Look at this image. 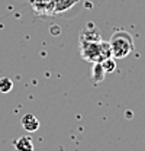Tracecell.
<instances>
[{
    "mask_svg": "<svg viewBox=\"0 0 145 151\" xmlns=\"http://www.w3.org/2000/svg\"><path fill=\"white\" fill-rule=\"evenodd\" d=\"M110 50L113 58H126L134 51V38L128 31H115L110 37Z\"/></svg>",
    "mask_w": 145,
    "mask_h": 151,
    "instance_id": "1",
    "label": "cell"
},
{
    "mask_svg": "<svg viewBox=\"0 0 145 151\" xmlns=\"http://www.w3.org/2000/svg\"><path fill=\"white\" fill-rule=\"evenodd\" d=\"M80 54L89 63H102L103 58L100 54V41L99 42H86L80 41Z\"/></svg>",
    "mask_w": 145,
    "mask_h": 151,
    "instance_id": "2",
    "label": "cell"
},
{
    "mask_svg": "<svg viewBox=\"0 0 145 151\" xmlns=\"http://www.w3.org/2000/svg\"><path fill=\"white\" fill-rule=\"evenodd\" d=\"M80 41H86V42H99V41H102L99 28L93 22H87V25L80 31Z\"/></svg>",
    "mask_w": 145,
    "mask_h": 151,
    "instance_id": "3",
    "label": "cell"
},
{
    "mask_svg": "<svg viewBox=\"0 0 145 151\" xmlns=\"http://www.w3.org/2000/svg\"><path fill=\"white\" fill-rule=\"evenodd\" d=\"M81 0H54L52 4V15H61L67 10H71L74 6H77Z\"/></svg>",
    "mask_w": 145,
    "mask_h": 151,
    "instance_id": "4",
    "label": "cell"
},
{
    "mask_svg": "<svg viewBox=\"0 0 145 151\" xmlns=\"http://www.w3.org/2000/svg\"><path fill=\"white\" fill-rule=\"evenodd\" d=\"M22 127L26 129L28 132H35L39 128V121L36 119V116H34L32 113H26L23 118H22Z\"/></svg>",
    "mask_w": 145,
    "mask_h": 151,
    "instance_id": "5",
    "label": "cell"
},
{
    "mask_svg": "<svg viewBox=\"0 0 145 151\" xmlns=\"http://www.w3.org/2000/svg\"><path fill=\"white\" fill-rule=\"evenodd\" d=\"M106 71L102 65V63H93V68H91V80L94 83H100L105 80Z\"/></svg>",
    "mask_w": 145,
    "mask_h": 151,
    "instance_id": "6",
    "label": "cell"
},
{
    "mask_svg": "<svg viewBox=\"0 0 145 151\" xmlns=\"http://www.w3.org/2000/svg\"><path fill=\"white\" fill-rule=\"evenodd\" d=\"M16 151H34V142L29 137H20L15 141Z\"/></svg>",
    "mask_w": 145,
    "mask_h": 151,
    "instance_id": "7",
    "label": "cell"
},
{
    "mask_svg": "<svg viewBox=\"0 0 145 151\" xmlns=\"http://www.w3.org/2000/svg\"><path fill=\"white\" fill-rule=\"evenodd\" d=\"M13 89V81L9 77H1L0 78V93H9Z\"/></svg>",
    "mask_w": 145,
    "mask_h": 151,
    "instance_id": "8",
    "label": "cell"
},
{
    "mask_svg": "<svg viewBox=\"0 0 145 151\" xmlns=\"http://www.w3.org/2000/svg\"><path fill=\"white\" fill-rule=\"evenodd\" d=\"M102 65L105 68L106 73H113L116 70V63H115V58L110 57V58H106L105 61H102Z\"/></svg>",
    "mask_w": 145,
    "mask_h": 151,
    "instance_id": "9",
    "label": "cell"
}]
</instances>
